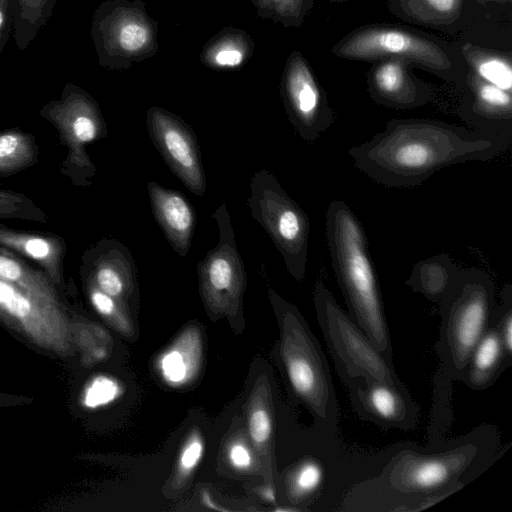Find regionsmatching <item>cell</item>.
<instances>
[{
  "label": "cell",
  "instance_id": "obj_1",
  "mask_svg": "<svg viewBox=\"0 0 512 512\" xmlns=\"http://www.w3.org/2000/svg\"><path fill=\"white\" fill-rule=\"evenodd\" d=\"M511 140L512 126L470 129L436 119H392L371 139L350 147L348 155L374 182L413 188L445 167L491 160Z\"/></svg>",
  "mask_w": 512,
  "mask_h": 512
},
{
  "label": "cell",
  "instance_id": "obj_2",
  "mask_svg": "<svg viewBox=\"0 0 512 512\" xmlns=\"http://www.w3.org/2000/svg\"><path fill=\"white\" fill-rule=\"evenodd\" d=\"M490 426L479 427L444 448H401L375 478L356 483L346 494V511H421L465 486L488 459Z\"/></svg>",
  "mask_w": 512,
  "mask_h": 512
},
{
  "label": "cell",
  "instance_id": "obj_3",
  "mask_svg": "<svg viewBox=\"0 0 512 512\" xmlns=\"http://www.w3.org/2000/svg\"><path fill=\"white\" fill-rule=\"evenodd\" d=\"M326 239L348 314L376 348L393 360L392 343L377 274L363 226L351 208L332 201L326 211Z\"/></svg>",
  "mask_w": 512,
  "mask_h": 512
},
{
  "label": "cell",
  "instance_id": "obj_4",
  "mask_svg": "<svg viewBox=\"0 0 512 512\" xmlns=\"http://www.w3.org/2000/svg\"><path fill=\"white\" fill-rule=\"evenodd\" d=\"M331 52L338 58L370 63L402 59L459 88L468 69L453 41L399 24L355 28L335 43Z\"/></svg>",
  "mask_w": 512,
  "mask_h": 512
},
{
  "label": "cell",
  "instance_id": "obj_5",
  "mask_svg": "<svg viewBox=\"0 0 512 512\" xmlns=\"http://www.w3.org/2000/svg\"><path fill=\"white\" fill-rule=\"evenodd\" d=\"M281 324L280 358L288 383L324 432L333 434L338 403L327 358L296 307L270 290Z\"/></svg>",
  "mask_w": 512,
  "mask_h": 512
},
{
  "label": "cell",
  "instance_id": "obj_6",
  "mask_svg": "<svg viewBox=\"0 0 512 512\" xmlns=\"http://www.w3.org/2000/svg\"><path fill=\"white\" fill-rule=\"evenodd\" d=\"M437 354L446 374L461 381L472 351L487 330L495 308V285L488 273L460 268L440 301Z\"/></svg>",
  "mask_w": 512,
  "mask_h": 512
},
{
  "label": "cell",
  "instance_id": "obj_7",
  "mask_svg": "<svg viewBox=\"0 0 512 512\" xmlns=\"http://www.w3.org/2000/svg\"><path fill=\"white\" fill-rule=\"evenodd\" d=\"M313 300L324 340L345 385L357 378L403 384L392 360L376 348L321 279L314 284Z\"/></svg>",
  "mask_w": 512,
  "mask_h": 512
},
{
  "label": "cell",
  "instance_id": "obj_8",
  "mask_svg": "<svg viewBox=\"0 0 512 512\" xmlns=\"http://www.w3.org/2000/svg\"><path fill=\"white\" fill-rule=\"evenodd\" d=\"M145 5L142 0H106L94 10L90 32L102 67L128 69L158 52V23Z\"/></svg>",
  "mask_w": 512,
  "mask_h": 512
},
{
  "label": "cell",
  "instance_id": "obj_9",
  "mask_svg": "<svg viewBox=\"0 0 512 512\" xmlns=\"http://www.w3.org/2000/svg\"><path fill=\"white\" fill-rule=\"evenodd\" d=\"M247 206L251 216L273 241L288 272L296 280L302 281L306 272L310 233L305 211L266 169L252 175Z\"/></svg>",
  "mask_w": 512,
  "mask_h": 512
},
{
  "label": "cell",
  "instance_id": "obj_10",
  "mask_svg": "<svg viewBox=\"0 0 512 512\" xmlns=\"http://www.w3.org/2000/svg\"><path fill=\"white\" fill-rule=\"evenodd\" d=\"M387 6L402 21L455 40L506 51L512 48V27L491 19L476 0H388Z\"/></svg>",
  "mask_w": 512,
  "mask_h": 512
},
{
  "label": "cell",
  "instance_id": "obj_11",
  "mask_svg": "<svg viewBox=\"0 0 512 512\" xmlns=\"http://www.w3.org/2000/svg\"><path fill=\"white\" fill-rule=\"evenodd\" d=\"M40 114L51 122L68 148V175L78 185H88L95 174L86 145L106 137L107 129L96 101L79 86L68 82L58 100L47 103Z\"/></svg>",
  "mask_w": 512,
  "mask_h": 512
},
{
  "label": "cell",
  "instance_id": "obj_12",
  "mask_svg": "<svg viewBox=\"0 0 512 512\" xmlns=\"http://www.w3.org/2000/svg\"><path fill=\"white\" fill-rule=\"evenodd\" d=\"M213 218L219 238L216 246L197 264L200 292L211 311L234 313L241 305L246 273L225 201L219 203Z\"/></svg>",
  "mask_w": 512,
  "mask_h": 512
},
{
  "label": "cell",
  "instance_id": "obj_13",
  "mask_svg": "<svg viewBox=\"0 0 512 512\" xmlns=\"http://www.w3.org/2000/svg\"><path fill=\"white\" fill-rule=\"evenodd\" d=\"M280 95L290 123L304 141H317L332 126L335 116L326 92L298 50L287 58Z\"/></svg>",
  "mask_w": 512,
  "mask_h": 512
},
{
  "label": "cell",
  "instance_id": "obj_14",
  "mask_svg": "<svg viewBox=\"0 0 512 512\" xmlns=\"http://www.w3.org/2000/svg\"><path fill=\"white\" fill-rule=\"evenodd\" d=\"M152 143L172 173L195 195L203 196L207 182L197 137L179 116L159 106L147 110Z\"/></svg>",
  "mask_w": 512,
  "mask_h": 512
},
{
  "label": "cell",
  "instance_id": "obj_15",
  "mask_svg": "<svg viewBox=\"0 0 512 512\" xmlns=\"http://www.w3.org/2000/svg\"><path fill=\"white\" fill-rule=\"evenodd\" d=\"M346 386L353 409L366 421L385 429H413L419 419V406L404 384H390L357 378Z\"/></svg>",
  "mask_w": 512,
  "mask_h": 512
},
{
  "label": "cell",
  "instance_id": "obj_16",
  "mask_svg": "<svg viewBox=\"0 0 512 512\" xmlns=\"http://www.w3.org/2000/svg\"><path fill=\"white\" fill-rule=\"evenodd\" d=\"M412 63L390 58L372 63L367 73L370 97L377 104L392 109H413L426 105L434 89L413 72Z\"/></svg>",
  "mask_w": 512,
  "mask_h": 512
},
{
  "label": "cell",
  "instance_id": "obj_17",
  "mask_svg": "<svg viewBox=\"0 0 512 512\" xmlns=\"http://www.w3.org/2000/svg\"><path fill=\"white\" fill-rule=\"evenodd\" d=\"M85 277L123 305L137 293L136 265L129 249L116 239H102L83 256Z\"/></svg>",
  "mask_w": 512,
  "mask_h": 512
},
{
  "label": "cell",
  "instance_id": "obj_18",
  "mask_svg": "<svg viewBox=\"0 0 512 512\" xmlns=\"http://www.w3.org/2000/svg\"><path fill=\"white\" fill-rule=\"evenodd\" d=\"M459 115L478 127L512 126V92L483 80L467 69Z\"/></svg>",
  "mask_w": 512,
  "mask_h": 512
},
{
  "label": "cell",
  "instance_id": "obj_19",
  "mask_svg": "<svg viewBox=\"0 0 512 512\" xmlns=\"http://www.w3.org/2000/svg\"><path fill=\"white\" fill-rule=\"evenodd\" d=\"M152 213L174 251L185 257L191 246L196 224L195 211L189 200L173 189L155 181L147 184Z\"/></svg>",
  "mask_w": 512,
  "mask_h": 512
},
{
  "label": "cell",
  "instance_id": "obj_20",
  "mask_svg": "<svg viewBox=\"0 0 512 512\" xmlns=\"http://www.w3.org/2000/svg\"><path fill=\"white\" fill-rule=\"evenodd\" d=\"M0 246L38 263L53 283L61 281L65 244L60 238L18 231L0 225Z\"/></svg>",
  "mask_w": 512,
  "mask_h": 512
},
{
  "label": "cell",
  "instance_id": "obj_21",
  "mask_svg": "<svg viewBox=\"0 0 512 512\" xmlns=\"http://www.w3.org/2000/svg\"><path fill=\"white\" fill-rule=\"evenodd\" d=\"M511 364L505 355L492 314L487 330L472 351L461 381L472 390H485L491 387Z\"/></svg>",
  "mask_w": 512,
  "mask_h": 512
},
{
  "label": "cell",
  "instance_id": "obj_22",
  "mask_svg": "<svg viewBox=\"0 0 512 512\" xmlns=\"http://www.w3.org/2000/svg\"><path fill=\"white\" fill-rule=\"evenodd\" d=\"M254 48V40L246 31L224 27L204 45L200 60L210 69H239L251 58Z\"/></svg>",
  "mask_w": 512,
  "mask_h": 512
},
{
  "label": "cell",
  "instance_id": "obj_23",
  "mask_svg": "<svg viewBox=\"0 0 512 512\" xmlns=\"http://www.w3.org/2000/svg\"><path fill=\"white\" fill-rule=\"evenodd\" d=\"M460 268L447 253H439L417 261L407 277L406 285L432 302H439L449 291Z\"/></svg>",
  "mask_w": 512,
  "mask_h": 512
},
{
  "label": "cell",
  "instance_id": "obj_24",
  "mask_svg": "<svg viewBox=\"0 0 512 512\" xmlns=\"http://www.w3.org/2000/svg\"><path fill=\"white\" fill-rule=\"evenodd\" d=\"M467 68L477 76L512 92V53L467 41H453Z\"/></svg>",
  "mask_w": 512,
  "mask_h": 512
},
{
  "label": "cell",
  "instance_id": "obj_25",
  "mask_svg": "<svg viewBox=\"0 0 512 512\" xmlns=\"http://www.w3.org/2000/svg\"><path fill=\"white\" fill-rule=\"evenodd\" d=\"M0 279L9 282L39 301L58 308L52 280L42 270L30 267L9 249L0 246Z\"/></svg>",
  "mask_w": 512,
  "mask_h": 512
},
{
  "label": "cell",
  "instance_id": "obj_26",
  "mask_svg": "<svg viewBox=\"0 0 512 512\" xmlns=\"http://www.w3.org/2000/svg\"><path fill=\"white\" fill-rule=\"evenodd\" d=\"M200 355L199 335L196 331L187 330L160 358L162 376L174 385L185 383L195 374Z\"/></svg>",
  "mask_w": 512,
  "mask_h": 512
},
{
  "label": "cell",
  "instance_id": "obj_27",
  "mask_svg": "<svg viewBox=\"0 0 512 512\" xmlns=\"http://www.w3.org/2000/svg\"><path fill=\"white\" fill-rule=\"evenodd\" d=\"M57 0H15L13 35L20 51L27 49L50 19Z\"/></svg>",
  "mask_w": 512,
  "mask_h": 512
},
{
  "label": "cell",
  "instance_id": "obj_28",
  "mask_svg": "<svg viewBox=\"0 0 512 512\" xmlns=\"http://www.w3.org/2000/svg\"><path fill=\"white\" fill-rule=\"evenodd\" d=\"M38 147L34 138L19 130L0 133V175L17 173L35 163Z\"/></svg>",
  "mask_w": 512,
  "mask_h": 512
},
{
  "label": "cell",
  "instance_id": "obj_29",
  "mask_svg": "<svg viewBox=\"0 0 512 512\" xmlns=\"http://www.w3.org/2000/svg\"><path fill=\"white\" fill-rule=\"evenodd\" d=\"M325 476V467L318 459H304L287 478L289 500L301 503L311 499L322 488Z\"/></svg>",
  "mask_w": 512,
  "mask_h": 512
},
{
  "label": "cell",
  "instance_id": "obj_30",
  "mask_svg": "<svg viewBox=\"0 0 512 512\" xmlns=\"http://www.w3.org/2000/svg\"><path fill=\"white\" fill-rule=\"evenodd\" d=\"M258 17L284 27H300L314 6V0H250Z\"/></svg>",
  "mask_w": 512,
  "mask_h": 512
},
{
  "label": "cell",
  "instance_id": "obj_31",
  "mask_svg": "<svg viewBox=\"0 0 512 512\" xmlns=\"http://www.w3.org/2000/svg\"><path fill=\"white\" fill-rule=\"evenodd\" d=\"M0 219H22L46 223L48 216L25 195L0 186Z\"/></svg>",
  "mask_w": 512,
  "mask_h": 512
},
{
  "label": "cell",
  "instance_id": "obj_32",
  "mask_svg": "<svg viewBox=\"0 0 512 512\" xmlns=\"http://www.w3.org/2000/svg\"><path fill=\"white\" fill-rule=\"evenodd\" d=\"M493 318L505 355L512 363V286L506 284L500 293V302L494 308Z\"/></svg>",
  "mask_w": 512,
  "mask_h": 512
},
{
  "label": "cell",
  "instance_id": "obj_33",
  "mask_svg": "<svg viewBox=\"0 0 512 512\" xmlns=\"http://www.w3.org/2000/svg\"><path fill=\"white\" fill-rule=\"evenodd\" d=\"M121 393L119 384L106 376L95 378L87 387L84 403L89 408L107 405L114 401Z\"/></svg>",
  "mask_w": 512,
  "mask_h": 512
},
{
  "label": "cell",
  "instance_id": "obj_34",
  "mask_svg": "<svg viewBox=\"0 0 512 512\" xmlns=\"http://www.w3.org/2000/svg\"><path fill=\"white\" fill-rule=\"evenodd\" d=\"M85 278L89 299L96 311L106 318L117 321L118 324H124L123 305L101 291L90 279Z\"/></svg>",
  "mask_w": 512,
  "mask_h": 512
},
{
  "label": "cell",
  "instance_id": "obj_35",
  "mask_svg": "<svg viewBox=\"0 0 512 512\" xmlns=\"http://www.w3.org/2000/svg\"><path fill=\"white\" fill-rule=\"evenodd\" d=\"M272 417L269 409L264 405L253 407L248 416V429L253 442L260 446L265 445L272 434Z\"/></svg>",
  "mask_w": 512,
  "mask_h": 512
},
{
  "label": "cell",
  "instance_id": "obj_36",
  "mask_svg": "<svg viewBox=\"0 0 512 512\" xmlns=\"http://www.w3.org/2000/svg\"><path fill=\"white\" fill-rule=\"evenodd\" d=\"M204 451L203 440L199 434L194 433L185 443L179 457V471L182 475L191 473L202 458Z\"/></svg>",
  "mask_w": 512,
  "mask_h": 512
},
{
  "label": "cell",
  "instance_id": "obj_37",
  "mask_svg": "<svg viewBox=\"0 0 512 512\" xmlns=\"http://www.w3.org/2000/svg\"><path fill=\"white\" fill-rule=\"evenodd\" d=\"M494 21L512 27V0H476Z\"/></svg>",
  "mask_w": 512,
  "mask_h": 512
},
{
  "label": "cell",
  "instance_id": "obj_38",
  "mask_svg": "<svg viewBox=\"0 0 512 512\" xmlns=\"http://www.w3.org/2000/svg\"><path fill=\"white\" fill-rule=\"evenodd\" d=\"M15 0H0V54L13 30Z\"/></svg>",
  "mask_w": 512,
  "mask_h": 512
},
{
  "label": "cell",
  "instance_id": "obj_39",
  "mask_svg": "<svg viewBox=\"0 0 512 512\" xmlns=\"http://www.w3.org/2000/svg\"><path fill=\"white\" fill-rule=\"evenodd\" d=\"M228 458L231 465L238 470H247L252 464V455L242 442H235L229 447Z\"/></svg>",
  "mask_w": 512,
  "mask_h": 512
},
{
  "label": "cell",
  "instance_id": "obj_40",
  "mask_svg": "<svg viewBox=\"0 0 512 512\" xmlns=\"http://www.w3.org/2000/svg\"><path fill=\"white\" fill-rule=\"evenodd\" d=\"M263 494H264V497H265L267 500H269V501H274V499H275V498H274V493H273L272 488H270V487H269V488H266V489L264 490V493H263Z\"/></svg>",
  "mask_w": 512,
  "mask_h": 512
},
{
  "label": "cell",
  "instance_id": "obj_41",
  "mask_svg": "<svg viewBox=\"0 0 512 512\" xmlns=\"http://www.w3.org/2000/svg\"><path fill=\"white\" fill-rule=\"evenodd\" d=\"M348 0H329L330 3H333V4H339V3H343V2H346Z\"/></svg>",
  "mask_w": 512,
  "mask_h": 512
}]
</instances>
